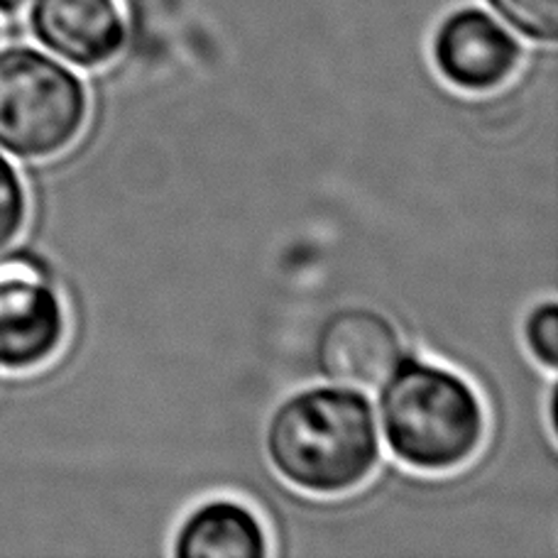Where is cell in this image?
<instances>
[{"label":"cell","mask_w":558,"mask_h":558,"mask_svg":"<svg viewBox=\"0 0 558 558\" xmlns=\"http://www.w3.org/2000/svg\"><path fill=\"white\" fill-rule=\"evenodd\" d=\"M265 446L275 471L312 495L351 493L380 463L373 404L343 385L287 397L270 416Z\"/></svg>","instance_id":"6da1fadb"},{"label":"cell","mask_w":558,"mask_h":558,"mask_svg":"<svg viewBox=\"0 0 558 558\" xmlns=\"http://www.w3.org/2000/svg\"><path fill=\"white\" fill-rule=\"evenodd\" d=\"M380 418L397 461L424 473H446L471 461L487 428L473 385L416 357H402L385 380Z\"/></svg>","instance_id":"7a4b0ae2"},{"label":"cell","mask_w":558,"mask_h":558,"mask_svg":"<svg viewBox=\"0 0 558 558\" xmlns=\"http://www.w3.org/2000/svg\"><path fill=\"white\" fill-rule=\"evenodd\" d=\"M86 86L72 69L33 47L0 49V147L47 159L82 135Z\"/></svg>","instance_id":"3957f363"},{"label":"cell","mask_w":558,"mask_h":558,"mask_svg":"<svg viewBox=\"0 0 558 558\" xmlns=\"http://www.w3.org/2000/svg\"><path fill=\"white\" fill-rule=\"evenodd\" d=\"M66 338V312L47 263L29 251L0 253V367L35 371Z\"/></svg>","instance_id":"277c9868"},{"label":"cell","mask_w":558,"mask_h":558,"mask_svg":"<svg viewBox=\"0 0 558 558\" xmlns=\"http://www.w3.org/2000/svg\"><path fill=\"white\" fill-rule=\"evenodd\" d=\"M434 64L448 84L468 94L500 88L522 62V47L481 8H461L438 25Z\"/></svg>","instance_id":"5b68a950"},{"label":"cell","mask_w":558,"mask_h":558,"mask_svg":"<svg viewBox=\"0 0 558 558\" xmlns=\"http://www.w3.org/2000/svg\"><path fill=\"white\" fill-rule=\"evenodd\" d=\"M402 357L400 333L390 318L375 308H338L316 333L314 361L318 373L338 385H383Z\"/></svg>","instance_id":"8992f818"},{"label":"cell","mask_w":558,"mask_h":558,"mask_svg":"<svg viewBox=\"0 0 558 558\" xmlns=\"http://www.w3.org/2000/svg\"><path fill=\"white\" fill-rule=\"evenodd\" d=\"M29 27L39 45L82 69L113 62L128 37L118 0H35Z\"/></svg>","instance_id":"52a82bcc"},{"label":"cell","mask_w":558,"mask_h":558,"mask_svg":"<svg viewBox=\"0 0 558 558\" xmlns=\"http://www.w3.org/2000/svg\"><path fill=\"white\" fill-rule=\"evenodd\" d=\"M172 551L177 558H263L267 534L251 507L214 500L186 517Z\"/></svg>","instance_id":"ba28073f"},{"label":"cell","mask_w":558,"mask_h":558,"mask_svg":"<svg viewBox=\"0 0 558 558\" xmlns=\"http://www.w3.org/2000/svg\"><path fill=\"white\" fill-rule=\"evenodd\" d=\"M487 3L520 35L534 43H556L558 0H487Z\"/></svg>","instance_id":"9c48e42d"},{"label":"cell","mask_w":558,"mask_h":558,"mask_svg":"<svg viewBox=\"0 0 558 558\" xmlns=\"http://www.w3.org/2000/svg\"><path fill=\"white\" fill-rule=\"evenodd\" d=\"M27 221V194L17 169L0 153V253L23 233Z\"/></svg>","instance_id":"30bf717a"},{"label":"cell","mask_w":558,"mask_h":558,"mask_svg":"<svg viewBox=\"0 0 558 558\" xmlns=\"http://www.w3.org/2000/svg\"><path fill=\"white\" fill-rule=\"evenodd\" d=\"M524 338L532 355L546 371H556L558 365V308L554 302H544L526 316Z\"/></svg>","instance_id":"8fae6325"},{"label":"cell","mask_w":558,"mask_h":558,"mask_svg":"<svg viewBox=\"0 0 558 558\" xmlns=\"http://www.w3.org/2000/svg\"><path fill=\"white\" fill-rule=\"evenodd\" d=\"M27 3V0H0V13L3 15H13L17 13L20 8H23Z\"/></svg>","instance_id":"7c38bea8"}]
</instances>
